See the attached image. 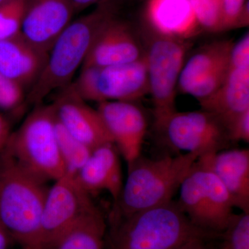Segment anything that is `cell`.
<instances>
[{"label": "cell", "mask_w": 249, "mask_h": 249, "mask_svg": "<svg viewBox=\"0 0 249 249\" xmlns=\"http://www.w3.org/2000/svg\"><path fill=\"white\" fill-rule=\"evenodd\" d=\"M219 235L195 226L178 201L109 220L105 249H177L198 237Z\"/></svg>", "instance_id": "cell-1"}, {"label": "cell", "mask_w": 249, "mask_h": 249, "mask_svg": "<svg viewBox=\"0 0 249 249\" xmlns=\"http://www.w3.org/2000/svg\"><path fill=\"white\" fill-rule=\"evenodd\" d=\"M49 188L15 160L0 151V225L22 249H37L41 214Z\"/></svg>", "instance_id": "cell-2"}, {"label": "cell", "mask_w": 249, "mask_h": 249, "mask_svg": "<svg viewBox=\"0 0 249 249\" xmlns=\"http://www.w3.org/2000/svg\"><path fill=\"white\" fill-rule=\"evenodd\" d=\"M113 16L112 5L104 0L96 9L69 24L49 51L40 77L27 93V103L39 106L50 93L71 84L98 31Z\"/></svg>", "instance_id": "cell-3"}, {"label": "cell", "mask_w": 249, "mask_h": 249, "mask_svg": "<svg viewBox=\"0 0 249 249\" xmlns=\"http://www.w3.org/2000/svg\"><path fill=\"white\" fill-rule=\"evenodd\" d=\"M198 158L193 153L166 156L158 160L139 156L127 164V178L109 220L173 200L174 195Z\"/></svg>", "instance_id": "cell-4"}, {"label": "cell", "mask_w": 249, "mask_h": 249, "mask_svg": "<svg viewBox=\"0 0 249 249\" xmlns=\"http://www.w3.org/2000/svg\"><path fill=\"white\" fill-rule=\"evenodd\" d=\"M4 149L24 168L47 182L67 174L59 151L52 104L36 106L11 133Z\"/></svg>", "instance_id": "cell-5"}, {"label": "cell", "mask_w": 249, "mask_h": 249, "mask_svg": "<svg viewBox=\"0 0 249 249\" xmlns=\"http://www.w3.org/2000/svg\"><path fill=\"white\" fill-rule=\"evenodd\" d=\"M180 208L196 227L220 235L233 212L227 188L200 160H196L179 188Z\"/></svg>", "instance_id": "cell-6"}, {"label": "cell", "mask_w": 249, "mask_h": 249, "mask_svg": "<svg viewBox=\"0 0 249 249\" xmlns=\"http://www.w3.org/2000/svg\"><path fill=\"white\" fill-rule=\"evenodd\" d=\"M72 84L87 102L134 103L149 93L145 56L122 65L81 67L79 76Z\"/></svg>", "instance_id": "cell-7"}, {"label": "cell", "mask_w": 249, "mask_h": 249, "mask_svg": "<svg viewBox=\"0 0 249 249\" xmlns=\"http://www.w3.org/2000/svg\"><path fill=\"white\" fill-rule=\"evenodd\" d=\"M187 50L185 40L157 36L145 53L157 127L177 111L176 89Z\"/></svg>", "instance_id": "cell-8"}, {"label": "cell", "mask_w": 249, "mask_h": 249, "mask_svg": "<svg viewBox=\"0 0 249 249\" xmlns=\"http://www.w3.org/2000/svg\"><path fill=\"white\" fill-rule=\"evenodd\" d=\"M174 148L198 157L224 150L231 142L225 124L210 111L174 112L157 126Z\"/></svg>", "instance_id": "cell-9"}, {"label": "cell", "mask_w": 249, "mask_h": 249, "mask_svg": "<svg viewBox=\"0 0 249 249\" xmlns=\"http://www.w3.org/2000/svg\"><path fill=\"white\" fill-rule=\"evenodd\" d=\"M76 177L65 175L49 188L41 214L37 249H43L91 211L97 209Z\"/></svg>", "instance_id": "cell-10"}, {"label": "cell", "mask_w": 249, "mask_h": 249, "mask_svg": "<svg viewBox=\"0 0 249 249\" xmlns=\"http://www.w3.org/2000/svg\"><path fill=\"white\" fill-rule=\"evenodd\" d=\"M52 106L59 124L90 148L113 142L99 111L80 97L72 83L59 90Z\"/></svg>", "instance_id": "cell-11"}, {"label": "cell", "mask_w": 249, "mask_h": 249, "mask_svg": "<svg viewBox=\"0 0 249 249\" xmlns=\"http://www.w3.org/2000/svg\"><path fill=\"white\" fill-rule=\"evenodd\" d=\"M113 142L127 164L142 155L147 124L134 103L105 101L97 108Z\"/></svg>", "instance_id": "cell-12"}, {"label": "cell", "mask_w": 249, "mask_h": 249, "mask_svg": "<svg viewBox=\"0 0 249 249\" xmlns=\"http://www.w3.org/2000/svg\"><path fill=\"white\" fill-rule=\"evenodd\" d=\"M76 11L70 0H28L21 35L49 53Z\"/></svg>", "instance_id": "cell-13"}, {"label": "cell", "mask_w": 249, "mask_h": 249, "mask_svg": "<svg viewBox=\"0 0 249 249\" xmlns=\"http://www.w3.org/2000/svg\"><path fill=\"white\" fill-rule=\"evenodd\" d=\"M144 56L145 52L130 26L113 16L98 31L82 67L122 65Z\"/></svg>", "instance_id": "cell-14"}, {"label": "cell", "mask_w": 249, "mask_h": 249, "mask_svg": "<svg viewBox=\"0 0 249 249\" xmlns=\"http://www.w3.org/2000/svg\"><path fill=\"white\" fill-rule=\"evenodd\" d=\"M120 153L113 142L93 149L76 178L89 194L107 191L114 204L119 199L124 186Z\"/></svg>", "instance_id": "cell-15"}, {"label": "cell", "mask_w": 249, "mask_h": 249, "mask_svg": "<svg viewBox=\"0 0 249 249\" xmlns=\"http://www.w3.org/2000/svg\"><path fill=\"white\" fill-rule=\"evenodd\" d=\"M220 180L231 197L234 207L249 213V150H221L199 157Z\"/></svg>", "instance_id": "cell-16"}, {"label": "cell", "mask_w": 249, "mask_h": 249, "mask_svg": "<svg viewBox=\"0 0 249 249\" xmlns=\"http://www.w3.org/2000/svg\"><path fill=\"white\" fill-rule=\"evenodd\" d=\"M48 53L28 42L20 34L0 41V72L29 89L40 77Z\"/></svg>", "instance_id": "cell-17"}, {"label": "cell", "mask_w": 249, "mask_h": 249, "mask_svg": "<svg viewBox=\"0 0 249 249\" xmlns=\"http://www.w3.org/2000/svg\"><path fill=\"white\" fill-rule=\"evenodd\" d=\"M145 16L157 36L185 40L199 26L189 0H148Z\"/></svg>", "instance_id": "cell-18"}, {"label": "cell", "mask_w": 249, "mask_h": 249, "mask_svg": "<svg viewBox=\"0 0 249 249\" xmlns=\"http://www.w3.org/2000/svg\"><path fill=\"white\" fill-rule=\"evenodd\" d=\"M199 103L204 110L217 116L227 128L235 118L249 109V65L229 67L220 88Z\"/></svg>", "instance_id": "cell-19"}, {"label": "cell", "mask_w": 249, "mask_h": 249, "mask_svg": "<svg viewBox=\"0 0 249 249\" xmlns=\"http://www.w3.org/2000/svg\"><path fill=\"white\" fill-rule=\"evenodd\" d=\"M107 223L97 209L80 218L43 249H105Z\"/></svg>", "instance_id": "cell-20"}, {"label": "cell", "mask_w": 249, "mask_h": 249, "mask_svg": "<svg viewBox=\"0 0 249 249\" xmlns=\"http://www.w3.org/2000/svg\"><path fill=\"white\" fill-rule=\"evenodd\" d=\"M232 45L231 40L217 41L198 51L183 65L178 78V89L183 91L196 80L229 66Z\"/></svg>", "instance_id": "cell-21"}, {"label": "cell", "mask_w": 249, "mask_h": 249, "mask_svg": "<svg viewBox=\"0 0 249 249\" xmlns=\"http://www.w3.org/2000/svg\"><path fill=\"white\" fill-rule=\"evenodd\" d=\"M56 134L59 151L66 170V175L76 177L89 159L93 149L72 137L57 119Z\"/></svg>", "instance_id": "cell-22"}, {"label": "cell", "mask_w": 249, "mask_h": 249, "mask_svg": "<svg viewBox=\"0 0 249 249\" xmlns=\"http://www.w3.org/2000/svg\"><path fill=\"white\" fill-rule=\"evenodd\" d=\"M219 239L218 249H249V213L232 214Z\"/></svg>", "instance_id": "cell-23"}, {"label": "cell", "mask_w": 249, "mask_h": 249, "mask_svg": "<svg viewBox=\"0 0 249 249\" xmlns=\"http://www.w3.org/2000/svg\"><path fill=\"white\" fill-rule=\"evenodd\" d=\"M28 0H9L0 4V41L21 34Z\"/></svg>", "instance_id": "cell-24"}, {"label": "cell", "mask_w": 249, "mask_h": 249, "mask_svg": "<svg viewBox=\"0 0 249 249\" xmlns=\"http://www.w3.org/2000/svg\"><path fill=\"white\" fill-rule=\"evenodd\" d=\"M200 27L217 32L223 29L222 0H189Z\"/></svg>", "instance_id": "cell-25"}, {"label": "cell", "mask_w": 249, "mask_h": 249, "mask_svg": "<svg viewBox=\"0 0 249 249\" xmlns=\"http://www.w3.org/2000/svg\"><path fill=\"white\" fill-rule=\"evenodd\" d=\"M26 89L0 72V111L19 112L27 103Z\"/></svg>", "instance_id": "cell-26"}, {"label": "cell", "mask_w": 249, "mask_h": 249, "mask_svg": "<svg viewBox=\"0 0 249 249\" xmlns=\"http://www.w3.org/2000/svg\"><path fill=\"white\" fill-rule=\"evenodd\" d=\"M231 142H249V109L237 116L227 127Z\"/></svg>", "instance_id": "cell-27"}, {"label": "cell", "mask_w": 249, "mask_h": 249, "mask_svg": "<svg viewBox=\"0 0 249 249\" xmlns=\"http://www.w3.org/2000/svg\"><path fill=\"white\" fill-rule=\"evenodd\" d=\"M249 65V34L247 32L238 42L233 44L230 54L229 67Z\"/></svg>", "instance_id": "cell-28"}, {"label": "cell", "mask_w": 249, "mask_h": 249, "mask_svg": "<svg viewBox=\"0 0 249 249\" xmlns=\"http://www.w3.org/2000/svg\"><path fill=\"white\" fill-rule=\"evenodd\" d=\"M223 29L236 28L237 19L247 0H222Z\"/></svg>", "instance_id": "cell-29"}, {"label": "cell", "mask_w": 249, "mask_h": 249, "mask_svg": "<svg viewBox=\"0 0 249 249\" xmlns=\"http://www.w3.org/2000/svg\"><path fill=\"white\" fill-rule=\"evenodd\" d=\"M218 238L208 236L196 237L177 249H218L217 246L214 243V241Z\"/></svg>", "instance_id": "cell-30"}, {"label": "cell", "mask_w": 249, "mask_h": 249, "mask_svg": "<svg viewBox=\"0 0 249 249\" xmlns=\"http://www.w3.org/2000/svg\"><path fill=\"white\" fill-rule=\"evenodd\" d=\"M11 133L9 121L0 111V151L6 146Z\"/></svg>", "instance_id": "cell-31"}, {"label": "cell", "mask_w": 249, "mask_h": 249, "mask_svg": "<svg viewBox=\"0 0 249 249\" xmlns=\"http://www.w3.org/2000/svg\"><path fill=\"white\" fill-rule=\"evenodd\" d=\"M70 1L76 13L83 11L93 4H100L104 0H70Z\"/></svg>", "instance_id": "cell-32"}, {"label": "cell", "mask_w": 249, "mask_h": 249, "mask_svg": "<svg viewBox=\"0 0 249 249\" xmlns=\"http://www.w3.org/2000/svg\"><path fill=\"white\" fill-rule=\"evenodd\" d=\"M249 22V0L246 1L241 11L238 19H237L236 27H248Z\"/></svg>", "instance_id": "cell-33"}, {"label": "cell", "mask_w": 249, "mask_h": 249, "mask_svg": "<svg viewBox=\"0 0 249 249\" xmlns=\"http://www.w3.org/2000/svg\"><path fill=\"white\" fill-rule=\"evenodd\" d=\"M14 242L4 228L0 225V249H9L11 243Z\"/></svg>", "instance_id": "cell-34"}, {"label": "cell", "mask_w": 249, "mask_h": 249, "mask_svg": "<svg viewBox=\"0 0 249 249\" xmlns=\"http://www.w3.org/2000/svg\"><path fill=\"white\" fill-rule=\"evenodd\" d=\"M9 1V0H0V4L1 3L5 2V1Z\"/></svg>", "instance_id": "cell-35"}, {"label": "cell", "mask_w": 249, "mask_h": 249, "mask_svg": "<svg viewBox=\"0 0 249 249\" xmlns=\"http://www.w3.org/2000/svg\"><path fill=\"white\" fill-rule=\"evenodd\" d=\"M29 249V248H24V249Z\"/></svg>", "instance_id": "cell-36"}]
</instances>
